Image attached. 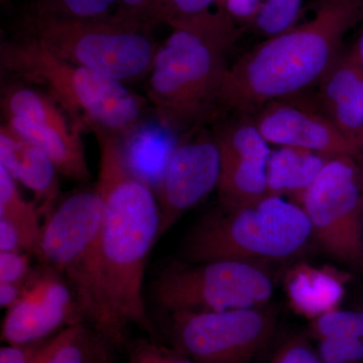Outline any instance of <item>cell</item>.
Returning a JSON list of instances; mask_svg holds the SVG:
<instances>
[{
	"label": "cell",
	"instance_id": "cell-14",
	"mask_svg": "<svg viewBox=\"0 0 363 363\" xmlns=\"http://www.w3.org/2000/svg\"><path fill=\"white\" fill-rule=\"evenodd\" d=\"M0 167L32 191L40 216L47 219L58 205V169L40 147L6 123L0 126Z\"/></svg>",
	"mask_w": 363,
	"mask_h": 363
},
{
	"label": "cell",
	"instance_id": "cell-25",
	"mask_svg": "<svg viewBox=\"0 0 363 363\" xmlns=\"http://www.w3.org/2000/svg\"><path fill=\"white\" fill-rule=\"evenodd\" d=\"M303 0H264L252 21L257 32L274 37L295 26Z\"/></svg>",
	"mask_w": 363,
	"mask_h": 363
},
{
	"label": "cell",
	"instance_id": "cell-3",
	"mask_svg": "<svg viewBox=\"0 0 363 363\" xmlns=\"http://www.w3.org/2000/svg\"><path fill=\"white\" fill-rule=\"evenodd\" d=\"M238 32L224 11L203 23L172 28L145 82L157 121L185 133L213 119L229 68L226 54Z\"/></svg>",
	"mask_w": 363,
	"mask_h": 363
},
{
	"label": "cell",
	"instance_id": "cell-32",
	"mask_svg": "<svg viewBox=\"0 0 363 363\" xmlns=\"http://www.w3.org/2000/svg\"><path fill=\"white\" fill-rule=\"evenodd\" d=\"M56 335V334H55ZM54 336V335H52ZM52 336L23 344H7L0 350V363H30L45 350Z\"/></svg>",
	"mask_w": 363,
	"mask_h": 363
},
{
	"label": "cell",
	"instance_id": "cell-22",
	"mask_svg": "<svg viewBox=\"0 0 363 363\" xmlns=\"http://www.w3.org/2000/svg\"><path fill=\"white\" fill-rule=\"evenodd\" d=\"M116 346L90 325L82 323L60 332L47 363H112Z\"/></svg>",
	"mask_w": 363,
	"mask_h": 363
},
{
	"label": "cell",
	"instance_id": "cell-1",
	"mask_svg": "<svg viewBox=\"0 0 363 363\" xmlns=\"http://www.w3.org/2000/svg\"><path fill=\"white\" fill-rule=\"evenodd\" d=\"M100 150L96 187L104 200L100 247L105 294L117 330L130 325L154 335L143 298L150 250L161 238V210L154 191L126 167L121 138L92 128Z\"/></svg>",
	"mask_w": 363,
	"mask_h": 363
},
{
	"label": "cell",
	"instance_id": "cell-15",
	"mask_svg": "<svg viewBox=\"0 0 363 363\" xmlns=\"http://www.w3.org/2000/svg\"><path fill=\"white\" fill-rule=\"evenodd\" d=\"M320 109L363 152V68L342 52L317 85Z\"/></svg>",
	"mask_w": 363,
	"mask_h": 363
},
{
	"label": "cell",
	"instance_id": "cell-19",
	"mask_svg": "<svg viewBox=\"0 0 363 363\" xmlns=\"http://www.w3.org/2000/svg\"><path fill=\"white\" fill-rule=\"evenodd\" d=\"M329 157L297 147L272 150L267 167L269 195L288 196L298 204Z\"/></svg>",
	"mask_w": 363,
	"mask_h": 363
},
{
	"label": "cell",
	"instance_id": "cell-35",
	"mask_svg": "<svg viewBox=\"0 0 363 363\" xmlns=\"http://www.w3.org/2000/svg\"><path fill=\"white\" fill-rule=\"evenodd\" d=\"M60 337V332L57 333L56 335L52 336L50 342L48 343V345L45 346V350L38 355L35 359L33 360L30 363H47L49 357H51L52 350L56 347L57 343H58Z\"/></svg>",
	"mask_w": 363,
	"mask_h": 363
},
{
	"label": "cell",
	"instance_id": "cell-18",
	"mask_svg": "<svg viewBox=\"0 0 363 363\" xmlns=\"http://www.w3.org/2000/svg\"><path fill=\"white\" fill-rule=\"evenodd\" d=\"M4 123L45 152L58 169L60 175L76 182L90 180L85 145L81 136L84 128L75 126L64 130L11 117L4 118Z\"/></svg>",
	"mask_w": 363,
	"mask_h": 363
},
{
	"label": "cell",
	"instance_id": "cell-11",
	"mask_svg": "<svg viewBox=\"0 0 363 363\" xmlns=\"http://www.w3.org/2000/svg\"><path fill=\"white\" fill-rule=\"evenodd\" d=\"M221 155L213 133L204 125L179 138L156 192L164 235L186 212L218 188Z\"/></svg>",
	"mask_w": 363,
	"mask_h": 363
},
{
	"label": "cell",
	"instance_id": "cell-28",
	"mask_svg": "<svg viewBox=\"0 0 363 363\" xmlns=\"http://www.w3.org/2000/svg\"><path fill=\"white\" fill-rule=\"evenodd\" d=\"M315 350L319 363H363L360 339H324Z\"/></svg>",
	"mask_w": 363,
	"mask_h": 363
},
{
	"label": "cell",
	"instance_id": "cell-10",
	"mask_svg": "<svg viewBox=\"0 0 363 363\" xmlns=\"http://www.w3.org/2000/svg\"><path fill=\"white\" fill-rule=\"evenodd\" d=\"M169 313L176 350L195 363L252 362L276 330V314L264 306Z\"/></svg>",
	"mask_w": 363,
	"mask_h": 363
},
{
	"label": "cell",
	"instance_id": "cell-9",
	"mask_svg": "<svg viewBox=\"0 0 363 363\" xmlns=\"http://www.w3.org/2000/svg\"><path fill=\"white\" fill-rule=\"evenodd\" d=\"M298 205L324 250L345 264H362L363 156L329 157Z\"/></svg>",
	"mask_w": 363,
	"mask_h": 363
},
{
	"label": "cell",
	"instance_id": "cell-34",
	"mask_svg": "<svg viewBox=\"0 0 363 363\" xmlns=\"http://www.w3.org/2000/svg\"><path fill=\"white\" fill-rule=\"evenodd\" d=\"M28 281L23 284L0 283V306L1 308L9 310V308L13 307L25 292Z\"/></svg>",
	"mask_w": 363,
	"mask_h": 363
},
{
	"label": "cell",
	"instance_id": "cell-7",
	"mask_svg": "<svg viewBox=\"0 0 363 363\" xmlns=\"http://www.w3.org/2000/svg\"><path fill=\"white\" fill-rule=\"evenodd\" d=\"M14 32L23 33L57 56L119 82L147 79L159 45L152 30L111 16L73 20L26 9Z\"/></svg>",
	"mask_w": 363,
	"mask_h": 363
},
{
	"label": "cell",
	"instance_id": "cell-13",
	"mask_svg": "<svg viewBox=\"0 0 363 363\" xmlns=\"http://www.w3.org/2000/svg\"><path fill=\"white\" fill-rule=\"evenodd\" d=\"M253 121L264 140L274 147H297L324 156H363L354 143L341 133L316 100L302 95L274 100L255 112Z\"/></svg>",
	"mask_w": 363,
	"mask_h": 363
},
{
	"label": "cell",
	"instance_id": "cell-21",
	"mask_svg": "<svg viewBox=\"0 0 363 363\" xmlns=\"http://www.w3.org/2000/svg\"><path fill=\"white\" fill-rule=\"evenodd\" d=\"M40 216L37 204L26 201L18 191L16 181L0 167V218L11 222L18 229L30 255L39 253L43 233Z\"/></svg>",
	"mask_w": 363,
	"mask_h": 363
},
{
	"label": "cell",
	"instance_id": "cell-8",
	"mask_svg": "<svg viewBox=\"0 0 363 363\" xmlns=\"http://www.w3.org/2000/svg\"><path fill=\"white\" fill-rule=\"evenodd\" d=\"M272 292L271 276L262 264L234 259L173 262L152 284V297L169 312L260 307L269 302Z\"/></svg>",
	"mask_w": 363,
	"mask_h": 363
},
{
	"label": "cell",
	"instance_id": "cell-2",
	"mask_svg": "<svg viewBox=\"0 0 363 363\" xmlns=\"http://www.w3.org/2000/svg\"><path fill=\"white\" fill-rule=\"evenodd\" d=\"M362 16L363 0H322L311 20L255 45L229 66L214 118L257 112L319 84L342 54L346 33Z\"/></svg>",
	"mask_w": 363,
	"mask_h": 363
},
{
	"label": "cell",
	"instance_id": "cell-24",
	"mask_svg": "<svg viewBox=\"0 0 363 363\" xmlns=\"http://www.w3.org/2000/svg\"><path fill=\"white\" fill-rule=\"evenodd\" d=\"M310 335L318 341L324 339L363 340V310H340L325 313L311 321Z\"/></svg>",
	"mask_w": 363,
	"mask_h": 363
},
{
	"label": "cell",
	"instance_id": "cell-29",
	"mask_svg": "<svg viewBox=\"0 0 363 363\" xmlns=\"http://www.w3.org/2000/svg\"><path fill=\"white\" fill-rule=\"evenodd\" d=\"M130 363H195L177 350H171L147 340L131 346Z\"/></svg>",
	"mask_w": 363,
	"mask_h": 363
},
{
	"label": "cell",
	"instance_id": "cell-6",
	"mask_svg": "<svg viewBox=\"0 0 363 363\" xmlns=\"http://www.w3.org/2000/svg\"><path fill=\"white\" fill-rule=\"evenodd\" d=\"M313 236L303 208L281 196L267 195L250 206L220 209L193 227L182 247L190 264L234 259L262 262L292 257Z\"/></svg>",
	"mask_w": 363,
	"mask_h": 363
},
{
	"label": "cell",
	"instance_id": "cell-30",
	"mask_svg": "<svg viewBox=\"0 0 363 363\" xmlns=\"http://www.w3.org/2000/svg\"><path fill=\"white\" fill-rule=\"evenodd\" d=\"M32 274L30 253L0 252V283H26Z\"/></svg>",
	"mask_w": 363,
	"mask_h": 363
},
{
	"label": "cell",
	"instance_id": "cell-5",
	"mask_svg": "<svg viewBox=\"0 0 363 363\" xmlns=\"http://www.w3.org/2000/svg\"><path fill=\"white\" fill-rule=\"evenodd\" d=\"M102 209L104 200L96 187L67 197L45 219L37 257L65 279L84 321L117 347L125 338L117 330L105 294Z\"/></svg>",
	"mask_w": 363,
	"mask_h": 363
},
{
	"label": "cell",
	"instance_id": "cell-17",
	"mask_svg": "<svg viewBox=\"0 0 363 363\" xmlns=\"http://www.w3.org/2000/svg\"><path fill=\"white\" fill-rule=\"evenodd\" d=\"M347 279V274L332 267L298 264L286 274V295L298 314L313 320L339 309Z\"/></svg>",
	"mask_w": 363,
	"mask_h": 363
},
{
	"label": "cell",
	"instance_id": "cell-4",
	"mask_svg": "<svg viewBox=\"0 0 363 363\" xmlns=\"http://www.w3.org/2000/svg\"><path fill=\"white\" fill-rule=\"evenodd\" d=\"M2 74L44 91L84 130L123 136L143 119L147 101L123 83L57 56L37 40L14 32L0 44Z\"/></svg>",
	"mask_w": 363,
	"mask_h": 363
},
{
	"label": "cell",
	"instance_id": "cell-38",
	"mask_svg": "<svg viewBox=\"0 0 363 363\" xmlns=\"http://www.w3.org/2000/svg\"><path fill=\"white\" fill-rule=\"evenodd\" d=\"M0 1H1V4H6L7 0H0Z\"/></svg>",
	"mask_w": 363,
	"mask_h": 363
},
{
	"label": "cell",
	"instance_id": "cell-37",
	"mask_svg": "<svg viewBox=\"0 0 363 363\" xmlns=\"http://www.w3.org/2000/svg\"><path fill=\"white\" fill-rule=\"evenodd\" d=\"M360 267H362V269H363V241H362V264H360Z\"/></svg>",
	"mask_w": 363,
	"mask_h": 363
},
{
	"label": "cell",
	"instance_id": "cell-31",
	"mask_svg": "<svg viewBox=\"0 0 363 363\" xmlns=\"http://www.w3.org/2000/svg\"><path fill=\"white\" fill-rule=\"evenodd\" d=\"M269 363H319V360L309 341L298 336L284 343Z\"/></svg>",
	"mask_w": 363,
	"mask_h": 363
},
{
	"label": "cell",
	"instance_id": "cell-26",
	"mask_svg": "<svg viewBox=\"0 0 363 363\" xmlns=\"http://www.w3.org/2000/svg\"><path fill=\"white\" fill-rule=\"evenodd\" d=\"M169 0H118L114 16L133 25L152 30L168 23Z\"/></svg>",
	"mask_w": 363,
	"mask_h": 363
},
{
	"label": "cell",
	"instance_id": "cell-27",
	"mask_svg": "<svg viewBox=\"0 0 363 363\" xmlns=\"http://www.w3.org/2000/svg\"><path fill=\"white\" fill-rule=\"evenodd\" d=\"M220 11L221 0H169L167 25L173 28L203 23Z\"/></svg>",
	"mask_w": 363,
	"mask_h": 363
},
{
	"label": "cell",
	"instance_id": "cell-36",
	"mask_svg": "<svg viewBox=\"0 0 363 363\" xmlns=\"http://www.w3.org/2000/svg\"><path fill=\"white\" fill-rule=\"evenodd\" d=\"M350 54L352 55L353 58L357 60L358 64L363 68V30L360 33L359 37H358L354 47L351 50Z\"/></svg>",
	"mask_w": 363,
	"mask_h": 363
},
{
	"label": "cell",
	"instance_id": "cell-20",
	"mask_svg": "<svg viewBox=\"0 0 363 363\" xmlns=\"http://www.w3.org/2000/svg\"><path fill=\"white\" fill-rule=\"evenodd\" d=\"M267 164L245 157L221 156L218 196L224 209L250 206L269 195Z\"/></svg>",
	"mask_w": 363,
	"mask_h": 363
},
{
	"label": "cell",
	"instance_id": "cell-16",
	"mask_svg": "<svg viewBox=\"0 0 363 363\" xmlns=\"http://www.w3.org/2000/svg\"><path fill=\"white\" fill-rule=\"evenodd\" d=\"M175 130L161 121H145L121 138L126 167L155 194L161 185L179 140Z\"/></svg>",
	"mask_w": 363,
	"mask_h": 363
},
{
	"label": "cell",
	"instance_id": "cell-12",
	"mask_svg": "<svg viewBox=\"0 0 363 363\" xmlns=\"http://www.w3.org/2000/svg\"><path fill=\"white\" fill-rule=\"evenodd\" d=\"M45 267L33 274L20 300L7 310L1 329L2 340L7 344L43 340L85 323L65 279L52 267Z\"/></svg>",
	"mask_w": 363,
	"mask_h": 363
},
{
	"label": "cell",
	"instance_id": "cell-23",
	"mask_svg": "<svg viewBox=\"0 0 363 363\" xmlns=\"http://www.w3.org/2000/svg\"><path fill=\"white\" fill-rule=\"evenodd\" d=\"M118 0H33L28 11L73 20H100L116 13Z\"/></svg>",
	"mask_w": 363,
	"mask_h": 363
},
{
	"label": "cell",
	"instance_id": "cell-33",
	"mask_svg": "<svg viewBox=\"0 0 363 363\" xmlns=\"http://www.w3.org/2000/svg\"><path fill=\"white\" fill-rule=\"evenodd\" d=\"M26 252L25 242L11 222L0 218V252Z\"/></svg>",
	"mask_w": 363,
	"mask_h": 363
}]
</instances>
